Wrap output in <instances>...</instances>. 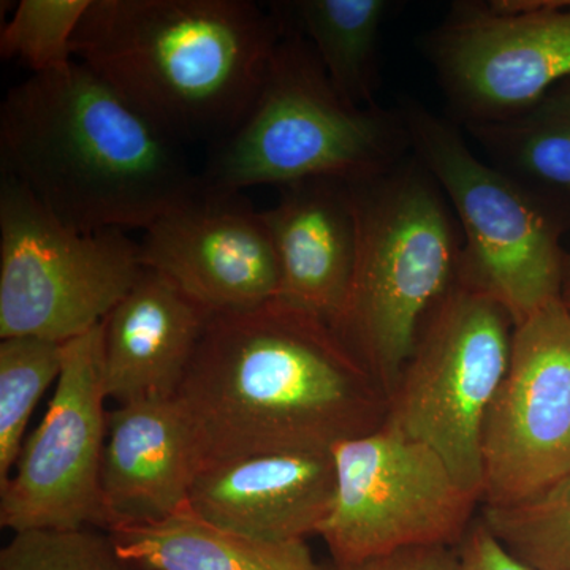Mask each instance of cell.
I'll return each instance as SVG.
<instances>
[{
	"label": "cell",
	"mask_w": 570,
	"mask_h": 570,
	"mask_svg": "<svg viewBox=\"0 0 570 570\" xmlns=\"http://www.w3.org/2000/svg\"><path fill=\"white\" fill-rule=\"evenodd\" d=\"M176 401L202 466L332 453L384 425L389 406L387 393L328 322L277 298L209 318Z\"/></svg>",
	"instance_id": "6da1fadb"
},
{
	"label": "cell",
	"mask_w": 570,
	"mask_h": 570,
	"mask_svg": "<svg viewBox=\"0 0 570 570\" xmlns=\"http://www.w3.org/2000/svg\"><path fill=\"white\" fill-rule=\"evenodd\" d=\"M183 146L77 59L0 107L2 174L80 234L146 230L200 193Z\"/></svg>",
	"instance_id": "7a4b0ae2"
},
{
	"label": "cell",
	"mask_w": 570,
	"mask_h": 570,
	"mask_svg": "<svg viewBox=\"0 0 570 570\" xmlns=\"http://www.w3.org/2000/svg\"><path fill=\"white\" fill-rule=\"evenodd\" d=\"M283 37L250 0H91L73 56L176 141L227 138Z\"/></svg>",
	"instance_id": "3957f363"
},
{
	"label": "cell",
	"mask_w": 570,
	"mask_h": 570,
	"mask_svg": "<svg viewBox=\"0 0 570 570\" xmlns=\"http://www.w3.org/2000/svg\"><path fill=\"white\" fill-rule=\"evenodd\" d=\"M348 186L358 255L333 328L389 397L428 317L459 283L464 236L436 179L412 153L384 174Z\"/></svg>",
	"instance_id": "277c9868"
},
{
	"label": "cell",
	"mask_w": 570,
	"mask_h": 570,
	"mask_svg": "<svg viewBox=\"0 0 570 570\" xmlns=\"http://www.w3.org/2000/svg\"><path fill=\"white\" fill-rule=\"evenodd\" d=\"M412 153L397 108H360L336 91L313 47L283 31L261 91L242 124L209 153L202 181L242 193L307 179L355 183Z\"/></svg>",
	"instance_id": "5b68a950"
},
{
	"label": "cell",
	"mask_w": 570,
	"mask_h": 570,
	"mask_svg": "<svg viewBox=\"0 0 570 570\" xmlns=\"http://www.w3.org/2000/svg\"><path fill=\"white\" fill-rule=\"evenodd\" d=\"M412 154L436 179L464 236L463 275L504 305L515 326L561 299L570 202L524 186L480 160L460 126L401 97Z\"/></svg>",
	"instance_id": "8992f818"
},
{
	"label": "cell",
	"mask_w": 570,
	"mask_h": 570,
	"mask_svg": "<svg viewBox=\"0 0 570 570\" xmlns=\"http://www.w3.org/2000/svg\"><path fill=\"white\" fill-rule=\"evenodd\" d=\"M513 332L504 305L461 273L389 396L384 425L433 449L480 498L483 425L508 373Z\"/></svg>",
	"instance_id": "52a82bcc"
},
{
	"label": "cell",
	"mask_w": 570,
	"mask_h": 570,
	"mask_svg": "<svg viewBox=\"0 0 570 570\" xmlns=\"http://www.w3.org/2000/svg\"><path fill=\"white\" fill-rule=\"evenodd\" d=\"M140 243L80 234L21 183L0 179V337L66 341L104 324L140 281Z\"/></svg>",
	"instance_id": "ba28073f"
},
{
	"label": "cell",
	"mask_w": 570,
	"mask_h": 570,
	"mask_svg": "<svg viewBox=\"0 0 570 570\" xmlns=\"http://www.w3.org/2000/svg\"><path fill=\"white\" fill-rule=\"evenodd\" d=\"M332 455L335 497L318 535L335 564L420 547L459 549L482 504L433 449L387 425Z\"/></svg>",
	"instance_id": "9c48e42d"
},
{
	"label": "cell",
	"mask_w": 570,
	"mask_h": 570,
	"mask_svg": "<svg viewBox=\"0 0 570 570\" xmlns=\"http://www.w3.org/2000/svg\"><path fill=\"white\" fill-rule=\"evenodd\" d=\"M423 52L456 124L515 118L570 78V0H461Z\"/></svg>",
	"instance_id": "30bf717a"
},
{
	"label": "cell",
	"mask_w": 570,
	"mask_h": 570,
	"mask_svg": "<svg viewBox=\"0 0 570 570\" xmlns=\"http://www.w3.org/2000/svg\"><path fill=\"white\" fill-rule=\"evenodd\" d=\"M108 400L104 324L62 344V370L47 414L0 485V527L108 531L102 491Z\"/></svg>",
	"instance_id": "8fae6325"
},
{
	"label": "cell",
	"mask_w": 570,
	"mask_h": 570,
	"mask_svg": "<svg viewBox=\"0 0 570 570\" xmlns=\"http://www.w3.org/2000/svg\"><path fill=\"white\" fill-rule=\"evenodd\" d=\"M482 459L485 508L519 504L570 472V311L561 299L515 326Z\"/></svg>",
	"instance_id": "7c38bea8"
},
{
	"label": "cell",
	"mask_w": 570,
	"mask_h": 570,
	"mask_svg": "<svg viewBox=\"0 0 570 570\" xmlns=\"http://www.w3.org/2000/svg\"><path fill=\"white\" fill-rule=\"evenodd\" d=\"M141 264L208 313L254 309L281 292V266L264 214L242 193H200L149 225Z\"/></svg>",
	"instance_id": "4fadbf2b"
},
{
	"label": "cell",
	"mask_w": 570,
	"mask_h": 570,
	"mask_svg": "<svg viewBox=\"0 0 570 570\" xmlns=\"http://www.w3.org/2000/svg\"><path fill=\"white\" fill-rule=\"evenodd\" d=\"M332 453H281L205 464L189 505L202 519L255 539L318 534L335 497Z\"/></svg>",
	"instance_id": "5bb4252c"
},
{
	"label": "cell",
	"mask_w": 570,
	"mask_h": 570,
	"mask_svg": "<svg viewBox=\"0 0 570 570\" xmlns=\"http://www.w3.org/2000/svg\"><path fill=\"white\" fill-rule=\"evenodd\" d=\"M200 466L193 428L176 397L112 409L102 461L107 532L187 508Z\"/></svg>",
	"instance_id": "9a60e30c"
},
{
	"label": "cell",
	"mask_w": 570,
	"mask_h": 570,
	"mask_svg": "<svg viewBox=\"0 0 570 570\" xmlns=\"http://www.w3.org/2000/svg\"><path fill=\"white\" fill-rule=\"evenodd\" d=\"M281 266L277 299L335 326L346 306L358 255V223L351 186L307 179L279 187L262 212Z\"/></svg>",
	"instance_id": "2e32d148"
},
{
	"label": "cell",
	"mask_w": 570,
	"mask_h": 570,
	"mask_svg": "<svg viewBox=\"0 0 570 570\" xmlns=\"http://www.w3.org/2000/svg\"><path fill=\"white\" fill-rule=\"evenodd\" d=\"M212 313L145 269L104 321V387L119 404L178 395Z\"/></svg>",
	"instance_id": "e0dca14e"
},
{
	"label": "cell",
	"mask_w": 570,
	"mask_h": 570,
	"mask_svg": "<svg viewBox=\"0 0 570 570\" xmlns=\"http://www.w3.org/2000/svg\"><path fill=\"white\" fill-rule=\"evenodd\" d=\"M108 534L119 557L137 570H321L306 540L250 538L202 519L190 505Z\"/></svg>",
	"instance_id": "ac0fdd59"
},
{
	"label": "cell",
	"mask_w": 570,
	"mask_h": 570,
	"mask_svg": "<svg viewBox=\"0 0 570 570\" xmlns=\"http://www.w3.org/2000/svg\"><path fill=\"white\" fill-rule=\"evenodd\" d=\"M400 7L392 0H298L275 3L283 31L313 47L340 96L360 108L377 107L382 28Z\"/></svg>",
	"instance_id": "d6986e66"
},
{
	"label": "cell",
	"mask_w": 570,
	"mask_h": 570,
	"mask_svg": "<svg viewBox=\"0 0 570 570\" xmlns=\"http://www.w3.org/2000/svg\"><path fill=\"white\" fill-rule=\"evenodd\" d=\"M464 129L499 170L570 202V78L515 118Z\"/></svg>",
	"instance_id": "ffe728a7"
},
{
	"label": "cell",
	"mask_w": 570,
	"mask_h": 570,
	"mask_svg": "<svg viewBox=\"0 0 570 570\" xmlns=\"http://www.w3.org/2000/svg\"><path fill=\"white\" fill-rule=\"evenodd\" d=\"M62 344L36 336L0 343V485L13 471L33 409L61 374Z\"/></svg>",
	"instance_id": "44dd1931"
},
{
	"label": "cell",
	"mask_w": 570,
	"mask_h": 570,
	"mask_svg": "<svg viewBox=\"0 0 570 570\" xmlns=\"http://www.w3.org/2000/svg\"><path fill=\"white\" fill-rule=\"evenodd\" d=\"M480 519L531 570H570V472L534 498L485 508Z\"/></svg>",
	"instance_id": "7402d4cb"
},
{
	"label": "cell",
	"mask_w": 570,
	"mask_h": 570,
	"mask_svg": "<svg viewBox=\"0 0 570 570\" xmlns=\"http://www.w3.org/2000/svg\"><path fill=\"white\" fill-rule=\"evenodd\" d=\"M91 0H21L0 31V56L18 59L32 75L75 61L73 37Z\"/></svg>",
	"instance_id": "603a6c76"
},
{
	"label": "cell",
	"mask_w": 570,
	"mask_h": 570,
	"mask_svg": "<svg viewBox=\"0 0 570 570\" xmlns=\"http://www.w3.org/2000/svg\"><path fill=\"white\" fill-rule=\"evenodd\" d=\"M0 570H137L124 561L107 531L17 532L0 551Z\"/></svg>",
	"instance_id": "cb8c5ba5"
},
{
	"label": "cell",
	"mask_w": 570,
	"mask_h": 570,
	"mask_svg": "<svg viewBox=\"0 0 570 570\" xmlns=\"http://www.w3.org/2000/svg\"><path fill=\"white\" fill-rule=\"evenodd\" d=\"M324 570H460V554L453 547H420L355 564L332 562Z\"/></svg>",
	"instance_id": "d4e9b609"
},
{
	"label": "cell",
	"mask_w": 570,
	"mask_h": 570,
	"mask_svg": "<svg viewBox=\"0 0 570 570\" xmlns=\"http://www.w3.org/2000/svg\"><path fill=\"white\" fill-rule=\"evenodd\" d=\"M460 570H531L517 561L478 517L459 546Z\"/></svg>",
	"instance_id": "484cf974"
},
{
	"label": "cell",
	"mask_w": 570,
	"mask_h": 570,
	"mask_svg": "<svg viewBox=\"0 0 570 570\" xmlns=\"http://www.w3.org/2000/svg\"><path fill=\"white\" fill-rule=\"evenodd\" d=\"M561 302L570 311V254L566 261L564 281H562Z\"/></svg>",
	"instance_id": "4316f807"
}]
</instances>
